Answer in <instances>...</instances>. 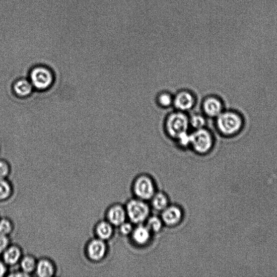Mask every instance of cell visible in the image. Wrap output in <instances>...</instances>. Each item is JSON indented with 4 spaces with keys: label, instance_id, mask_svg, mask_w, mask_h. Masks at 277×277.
I'll return each mask as SVG.
<instances>
[{
    "label": "cell",
    "instance_id": "277c9868",
    "mask_svg": "<svg viewBox=\"0 0 277 277\" xmlns=\"http://www.w3.org/2000/svg\"><path fill=\"white\" fill-rule=\"evenodd\" d=\"M191 145L194 150L199 154H206L212 149L214 138L205 128L195 129L191 134Z\"/></svg>",
    "mask_w": 277,
    "mask_h": 277
},
{
    "label": "cell",
    "instance_id": "52a82bcc",
    "mask_svg": "<svg viewBox=\"0 0 277 277\" xmlns=\"http://www.w3.org/2000/svg\"><path fill=\"white\" fill-rule=\"evenodd\" d=\"M183 218V212L177 206H169L162 211V220L163 223L169 227L178 225Z\"/></svg>",
    "mask_w": 277,
    "mask_h": 277
},
{
    "label": "cell",
    "instance_id": "9a60e30c",
    "mask_svg": "<svg viewBox=\"0 0 277 277\" xmlns=\"http://www.w3.org/2000/svg\"><path fill=\"white\" fill-rule=\"evenodd\" d=\"M20 256L19 250L17 247H13L5 251L4 258L7 264L12 265L16 263Z\"/></svg>",
    "mask_w": 277,
    "mask_h": 277
},
{
    "label": "cell",
    "instance_id": "5bb4252c",
    "mask_svg": "<svg viewBox=\"0 0 277 277\" xmlns=\"http://www.w3.org/2000/svg\"><path fill=\"white\" fill-rule=\"evenodd\" d=\"M152 199V205L156 210L162 211L169 206V201L167 195L162 192L156 193Z\"/></svg>",
    "mask_w": 277,
    "mask_h": 277
},
{
    "label": "cell",
    "instance_id": "5b68a950",
    "mask_svg": "<svg viewBox=\"0 0 277 277\" xmlns=\"http://www.w3.org/2000/svg\"><path fill=\"white\" fill-rule=\"evenodd\" d=\"M30 82L34 88L38 90H47L54 82L53 73L45 67H36L31 72Z\"/></svg>",
    "mask_w": 277,
    "mask_h": 277
},
{
    "label": "cell",
    "instance_id": "603a6c76",
    "mask_svg": "<svg viewBox=\"0 0 277 277\" xmlns=\"http://www.w3.org/2000/svg\"><path fill=\"white\" fill-rule=\"evenodd\" d=\"M177 140L182 147L185 148L191 145V134H189L187 132L181 134Z\"/></svg>",
    "mask_w": 277,
    "mask_h": 277
},
{
    "label": "cell",
    "instance_id": "484cf974",
    "mask_svg": "<svg viewBox=\"0 0 277 277\" xmlns=\"http://www.w3.org/2000/svg\"><path fill=\"white\" fill-rule=\"evenodd\" d=\"M9 171V166L4 162L0 161V179L5 178Z\"/></svg>",
    "mask_w": 277,
    "mask_h": 277
},
{
    "label": "cell",
    "instance_id": "ba28073f",
    "mask_svg": "<svg viewBox=\"0 0 277 277\" xmlns=\"http://www.w3.org/2000/svg\"><path fill=\"white\" fill-rule=\"evenodd\" d=\"M173 104L178 110L186 111L194 106L195 99L191 93L186 91H181L173 99Z\"/></svg>",
    "mask_w": 277,
    "mask_h": 277
},
{
    "label": "cell",
    "instance_id": "9c48e42d",
    "mask_svg": "<svg viewBox=\"0 0 277 277\" xmlns=\"http://www.w3.org/2000/svg\"><path fill=\"white\" fill-rule=\"evenodd\" d=\"M203 110L210 117H217L223 111V105L220 99L210 97L204 100Z\"/></svg>",
    "mask_w": 277,
    "mask_h": 277
},
{
    "label": "cell",
    "instance_id": "2e32d148",
    "mask_svg": "<svg viewBox=\"0 0 277 277\" xmlns=\"http://www.w3.org/2000/svg\"><path fill=\"white\" fill-rule=\"evenodd\" d=\"M97 232L100 238L103 240L108 239L112 235L113 228L110 224L103 222L98 226Z\"/></svg>",
    "mask_w": 277,
    "mask_h": 277
},
{
    "label": "cell",
    "instance_id": "44dd1931",
    "mask_svg": "<svg viewBox=\"0 0 277 277\" xmlns=\"http://www.w3.org/2000/svg\"><path fill=\"white\" fill-rule=\"evenodd\" d=\"M158 103L162 107H168L173 104V99L171 94L167 93H163L159 95Z\"/></svg>",
    "mask_w": 277,
    "mask_h": 277
},
{
    "label": "cell",
    "instance_id": "4316f807",
    "mask_svg": "<svg viewBox=\"0 0 277 277\" xmlns=\"http://www.w3.org/2000/svg\"><path fill=\"white\" fill-rule=\"evenodd\" d=\"M8 243V239L7 238L6 236L0 234V253L6 250Z\"/></svg>",
    "mask_w": 277,
    "mask_h": 277
},
{
    "label": "cell",
    "instance_id": "e0dca14e",
    "mask_svg": "<svg viewBox=\"0 0 277 277\" xmlns=\"http://www.w3.org/2000/svg\"><path fill=\"white\" fill-rule=\"evenodd\" d=\"M163 222L161 218L157 216H152L148 219L147 227L151 233H157L162 229Z\"/></svg>",
    "mask_w": 277,
    "mask_h": 277
},
{
    "label": "cell",
    "instance_id": "4fadbf2b",
    "mask_svg": "<svg viewBox=\"0 0 277 277\" xmlns=\"http://www.w3.org/2000/svg\"><path fill=\"white\" fill-rule=\"evenodd\" d=\"M34 87L30 82V80L26 79H20L18 80L13 86L14 92L18 96L20 97H26L30 95Z\"/></svg>",
    "mask_w": 277,
    "mask_h": 277
},
{
    "label": "cell",
    "instance_id": "8992f818",
    "mask_svg": "<svg viewBox=\"0 0 277 277\" xmlns=\"http://www.w3.org/2000/svg\"><path fill=\"white\" fill-rule=\"evenodd\" d=\"M133 191L138 199L144 201L151 199L156 194L154 182L149 176L143 175L135 180Z\"/></svg>",
    "mask_w": 277,
    "mask_h": 277
},
{
    "label": "cell",
    "instance_id": "ffe728a7",
    "mask_svg": "<svg viewBox=\"0 0 277 277\" xmlns=\"http://www.w3.org/2000/svg\"><path fill=\"white\" fill-rule=\"evenodd\" d=\"M11 193V188L8 183L0 179V200H4L9 197Z\"/></svg>",
    "mask_w": 277,
    "mask_h": 277
},
{
    "label": "cell",
    "instance_id": "cb8c5ba5",
    "mask_svg": "<svg viewBox=\"0 0 277 277\" xmlns=\"http://www.w3.org/2000/svg\"><path fill=\"white\" fill-rule=\"evenodd\" d=\"M11 229V225L8 221L3 220L0 221V234L5 236L8 235Z\"/></svg>",
    "mask_w": 277,
    "mask_h": 277
},
{
    "label": "cell",
    "instance_id": "d6986e66",
    "mask_svg": "<svg viewBox=\"0 0 277 277\" xmlns=\"http://www.w3.org/2000/svg\"><path fill=\"white\" fill-rule=\"evenodd\" d=\"M206 120L203 116L199 114H195L189 119V125L194 129H199L203 128L205 125Z\"/></svg>",
    "mask_w": 277,
    "mask_h": 277
},
{
    "label": "cell",
    "instance_id": "7402d4cb",
    "mask_svg": "<svg viewBox=\"0 0 277 277\" xmlns=\"http://www.w3.org/2000/svg\"><path fill=\"white\" fill-rule=\"evenodd\" d=\"M21 266L26 272H32L35 267L34 260L30 257L25 258L22 261Z\"/></svg>",
    "mask_w": 277,
    "mask_h": 277
},
{
    "label": "cell",
    "instance_id": "30bf717a",
    "mask_svg": "<svg viewBox=\"0 0 277 277\" xmlns=\"http://www.w3.org/2000/svg\"><path fill=\"white\" fill-rule=\"evenodd\" d=\"M133 242L138 245L147 244L150 240L151 232L147 226L142 224L137 225L131 233Z\"/></svg>",
    "mask_w": 277,
    "mask_h": 277
},
{
    "label": "cell",
    "instance_id": "6da1fadb",
    "mask_svg": "<svg viewBox=\"0 0 277 277\" xmlns=\"http://www.w3.org/2000/svg\"><path fill=\"white\" fill-rule=\"evenodd\" d=\"M216 123L219 131L222 134L226 136H232L241 130L244 125V121L238 113L226 111L217 116Z\"/></svg>",
    "mask_w": 277,
    "mask_h": 277
},
{
    "label": "cell",
    "instance_id": "7c38bea8",
    "mask_svg": "<svg viewBox=\"0 0 277 277\" xmlns=\"http://www.w3.org/2000/svg\"><path fill=\"white\" fill-rule=\"evenodd\" d=\"M88 250L89 256L92 259L99 260L104 257L106 246L101 240H95L90 244Z\"/></svg>",
    "mask_w": 277,
    "mask_h": 277
},
{
    "label": "cell",
    "instance_id": "8fae6325",
    "mask_svg": "<svg viewBox=\"0 0 277 277\" xmlns=\"http://www.w3.org/2000/svg\"><path fill=\"white\" fill-rule=\"evenodd\" d=\"M127 217L126 209L120 205L112 207L108 214L109 222L115 226H120L125 222Z\"/></svg>",
    "mask_w": 277,
    "mask_h": 277
},
{
    "label": "cell",
    "instance_id": "d4e9b609",
    "mask_svg": "<svg viewBox=\"0 0 277 277\" xmlns=\"http://www.w3.org/2000/svg\"><path fill=\"white\" fill-rule=\"evenodd\" d=\"M119 227L120 232L124 236L130 235L134 229L132 224L126 222L120 225Z\"/></svg>",
    "mask_w": 277,
    "mask_h": 277
},
{
    "label": "cell",
    "instance_id": "ac0fdd59",
    "mask_svg": "<svg viewBox=\"0 0 277 277\" xmlns=\"http://www.w3.org/2000/svg\"><path fill=\"white\" fill-rule=\"evenodd\" d=\"M37 273L40 276H50L53 273V266L48 261L42 260L38 265Z\"/></svg>",
    "mask_w": 277,
    "mask_h": 277
},
{
    "label": "cell",
    "instance_id": "7a4b0ae2",
    "mask_svg": "<svg viewBox=\"0 0 277 277\" xmlns=\"http://www.w3.org/2000/svg\"><path fill=\"white\" fill-rule=\"evenodd\" d=\"M125 209L127 217L133 224H142L150 217V207L144 200L138 198L130 200Z\"/></svg>",
    "mask_w": 277,
    "mask_h": 277
},
{
    "label": "cell",
    "instance_id": "83f0119b",
    "mask_svg": "<svg viewBox=\"0 0 277 277\" xmlns=\"http://www.w3.org/2000/svg\"><path fill=\"white\" fill-rule=\"evenodd\" d=\"M6 272V267L3 262L0 261V277L3 276Z\"/></svg>",
    "mask_w": 277,
    "mask_h": 277
},
{
    "label": "cell",
    "instance_id": "3957f363",
    "mask_svg": "<svg viewBox=\"0 0 277 277\" xmlns=\"http://www.w3.org/2000/svg\"><path fill=\"white\" fill-rule=\"evenodd\" d=\"M189 126V119L186 114L181 112L170 114L166 122L167 133L176 140L181 134L187 132Z\"/></svg>",
    "mask_w": 277,
    "mask_h": 277
}]
</instances>
